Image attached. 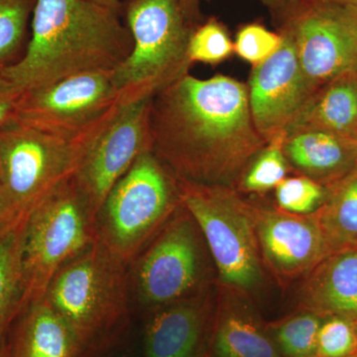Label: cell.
<instances>
[{
    "mask_svg": "<svg viewBox=\"0 0 357 357\" xmlns=\"http://www.w3.org/2000/svg\"><path fill=\"white\" fill-rule=\"evenodd\" d=\"M36 0H0V70L18 61Z\"/></svg>",
    "mask_w": 357,
    "mask_h": 357,
    "instance_id": "cell-25",
    "label": "cell"
},
{
    "mask_svg": "<svg viewBox=\"0 0 357 357\" xmlns=\"http://www.w3.org/2000/svg\"><path fill=\"white\" fill-rule=\"evenodd\" d=\"M234 53V42L227 28L217 18L211 17L192 29L188 45V59L191 65L220 64Z\"/></svg>",
    "mask_w": 357,
    "mask_h": 357,
    "instance_id": "cell-26",
    "label": "cell"
},
{
    "mask_svg": "<svg viewBox=\"0 0 357 357\" xmlns=\"http://www.w3.org/2000/svg\"><path fill=\"white\" fill-rule=\"evenodd\" d=\"M26 217H21L16 211L13 204L9 203L4 192L0 189V234L14 223Z\"/></svg>",
    "mask_w": 357,
    "mask_h": 357,
    "instance_id": "cell-32",
    "label": "cell"
},
{
    "mask_svg": "<svg viewBox=\"0 0 357 357\" xmlns=\"http://www.w3.org/2000/svg\"><path fill=\"white\" fill-rule=\"evenodd\" d=\"M181 206L177 177L153 152H145L96 213L98 241L128 266Z\"/></svg>",
    "mask_w": 357,
    "mask_h": 357,
    "instance_id": "cell-4",
    "label": "cell"
},
{
    "mask_svg": "<svg viewBox=\"0 0 357 357\" xmlns=\"http://www.w3.org/2000/svg\"><path fill=\"white\" fill-rule=\"evenodd\" d=\"M210 357H283L244 294L220 287Z\"/></svg>",
    "mask_w": 357,
    "mask_h": 357,
    "instance_id": "cell-18",
    "label": "cell"
},
{
    "mask_svg": "<svg viewBox=\"0 0 357 357\" xmlns=\"http://www.w3.org/2000/svg\"><path fill=\"white\" fill-rule=\"evenodd\" d=\"M356 352V324L340 317L324 319L319 331L317 357H351Z\"/></svg>",
    "mask_w": 357,
    "mask_h": 357,
    "instance_id": "cell-28",
    "label": "cell"
},
{
    "mask_svg": "<svg viewBox=\"0 0 357 357\" xmlns=\"http://www.w3.org/2000/svg\"><path fill=\"white\" fill-rule=\"evenodd\" d=\"M323 321L319 314L303 310L267 326V330L282 356L317 357L319 331Z\"/></svg>",
    "mask_w": 357,
    "mask_h": 357,
    "instance_id": "cell-23",
    "label": "cell"
},
{
    "mask_svg": "<svg viewBox=\"0 0 357 357\" xmlns=\"http://www.w3.org/2000/svg\"><path fill=\"white\" fill-rule=\"evenodd\" d=\"M44 299L93 356H102L128 326V266L96 241L59 270Z\"/></svg>",
    "mask_w": 357,
    "mask_h": 357,
    "instance_id": "cell-3",
    "label": "cell"
},
{
    "mask_svg": "<svg viewBox=\"0 0 357 357\" xmlns=\"http://www.w3.org/2000/svg\"><path fill=\"white\" fill-rule=\"evenodd\" d=\"M281 43L280 33L270 31L258 23H251L237 33L234 42V53L255 67L271 57Z\"/></svg>",
    "mask_w": 357,
    "mask_h": 357,
    "instance_id": "cell-29",
    "label": "cell"
},
{
    "mask_svg": "<svg viewBox=\"0 0 357 357\" xmlns=\"http://www.w3.org/2000/svg\"><path fill=\"white\" fill-rule=\"evenodd\" d=\"M215 309L208 290L146 312L144 357H210Z\"/></svg>",
    "mask_w": 357,
    "mask_h": 357,
    "instance_id": "cell-15",
    "label": "cell"
},
{
    "mask_svg": "<svg viewBox=\"0 0 357 357\" xmlns=\"http://www.w3.org/2000/svg\"><path fill=\"white\" fill-rule=\"evenodd\" d=\"M351 357H356V356H351Z\"/></svg>",
    "mask_w": 357,
    "mask_h": 357,
    "instance_id": "cell-39",
    "label": "cell"
},
{
    "mask_svg": "<svg viewBox=\"0 0 357 357\" xmlns=\"http://www.w3.org/2000/svg\"><path fill=\"white\" fill-rule=\"evenodd\" d=\"M96 138L65 140L10 121L0 128V189L21 217L76 175Z\"/></svg>",
    "mask_w": 357,
    "mask_h": 357,
    "instance_id": "cell-9",
    "label": "cell"
},
{
    "mask_svg": "<svg viewBox=\"0 0 357 357\" xmlns=\"http://www.w3.org/2000/svg\"><path fill=\"white\" fill-rule=\"evenodd\" d=\"M279 33L278 50L252 68L248 84L251 116L267 142L288 130L312 96L290 34Z\"/></svg>",
    "mask_w": 357,
    "mask_h": 357,
    "instance_id": "cell-14",
    "label": "cell"
},
{
    "mask_svg": "<svg viewBox=\"0 0 357 357\" xmlns=\"http://www.w3.org/2000/svg\"><path fill=\"white\" fill-rule=\"evenodd\" d=\"M356 333H357V321L356 323ZM356 356L357 357V352H356Z\"/></svg>",
    "mask_w": 357,
    "mask_h": 357,
    "instance_id": "cell-38",
    "label": "cell"
},
{
    "mask_svg": "<svg viewBox=\"0 0 357 357\" xmlns=\"http://www.w3.org/2000/svg\"><path fill=\"white\" fill-rule=\"evenodd\" d=\"M354 143H356V147H357V136H356V139H354Z\"/></svg>",
    "mask_w": 357,
    "mask_h": 357,
    "instance_id": "cell-37",
    "label": "cell"
},
{
    "mask_svg": "<svg viewBox=\"0 0 357 357\" xmlns=\"http://www.w3.org/2000/svg\"><path fill=\"white\" fill-rule=\"evenodd\" d=\"M312 215L333 252L357 248V168L328 185L326 201Z\"/></svg>",
    "mask_w": 357,
    "mask_h": 357,
    "instance_id": "cell-22",
    "label": "cell"
},
{
    "mask_svg": "<svg viewBox=\"0 0 357 357\" xmlns=\"http://www.w3.org/2000/svg\"><path fill=\"white\" fill-rule=\"evenodd\" d=\"M261 1L265 6L268 7L279 26L284 18L304 0H261Z\"/></svg>",
    "mask_w": 357,
    "mask_h": 357,
    "instance_id": "cell-31",
    "label": "cell"
},
{
    "mask_svg": "<svg viewBox=\"0 0 357 357\" xmlns=\"http://www.w3.org/2000/svg\"><path fill=\"white\" fill-rule=\"evenodd\" d=\"M151 151L178 178L236 189L267 141L255 128L248 86L190 73L152 98Z\"/></svg>",
    "mask_w": 357,
    "mask_h": 357,
    "instance_id": "cell-1",
    "label": "cell"
},
{
    "mask_svg": "<svg viewBox=\"0 0 357 357\" xmlns=\"http://www.w3.org/2000/svg\"><path fill=\"white\" fill-rule=\"evenodd\" d=\"M6 345L8 357H95L44 298L23 307Z\"/></svg>",
    "mask_w": 357,
    "mask_h": 357,
    "instance_id": "cell-17",
    "label": "cell"
},
{
    "mask_svg": "<svg viewBox=\"0 0 357 357\" xmlns=\"http://www.w3.org/2000/svg\"><path fill=\"white\" fill-rule=\"evenodd\" d=\"M328 196V187L305 176L286 178L275 188L277 208L294 215H312Z\"/></svg>",
    "mask_w": 357,
    "mask_h": 357,
    "instance_id": "cell-27",
    "label": "cell"
},
{
    "mask_svg": "<svg viewBox=\"0 0 357 357\" xmlns=\"http://www.w3.org/2000/svg\"><path fill=\"white\" fill-rule=\"evenodd\" d=\"M285 136L286 132H281L268 141L244 171L237 191L264 194L287 178L290 165L284 153Z\"/></svg>",
    "mask_w": 357,
    "mask_h": 357,
    "instance_id": "cell-24",
    "label": "cell"
},
{
    "mask_svg": "<svg viewBox=\"0 0 357 357\" xmlns=\"http://www.w3.org/2000/svg\"><path fill=\"white\" fill-rule=\"evenodd\" d=\"M284 153L294 170L326 187L357 168L354 140L316 129L286 133Z\"/></svg>",
    "mask_w": 357,
    "mask_h": 357,
    "instance_id": "cell-19",
    "label": "cell"
},
{
    "mask_svg": "<svg viewBox=\"0 0 357 357\" xmlns=\"http://www.w3.org/2000/svg\"><path fill=\"white\" fill-rule=\"evenodd\" d=\"M112 73H89L21 93L14 121L65 140L96 138L123 107Z\"/></svg>",
    "mask_w": 357,
    "mask_h": 357,
    "instance_id": "cell-10",
    "label": "cell"
},
{
    "mask_svg": "<svg viewBox=\"0 0 357 357\" xmlns=\"http://www.w3.org/2000/svg\"><path fill=\"white\" fill-rule=\"evenodd\" d=\"M126 25L133 47L112 72V82L124 105L153 98L188 74V45L194 28L180 0H129Z\"/></svg>",
    "mask_w": 357,
    "mask_h": 357,
    "instance_id": "cell-5",
    "label": "cell"
},
{
    "mask_svg": "<svg viewBox=\"0 0 357 357\" xmlns=\"http://www.w3.org/2000/svg\"><path fill=\"white\" fill-rule=\"evenodd\" d=\"M0 357H8L7 356L6 340L0 345Z\"/></svg>",
    "mask_w": 357,
    "mask_h": 357,
    "instance_id": "cell-35",
    "label": "cell"
},
{
    "mask_svg": "<svg viewBox=\"0 0 357 357\" xmlns=\"http://www.w3.org/2000/svg\"><path fill=\"white\" fill-rule=\"evenodd\" d=\"M151 98L124 105L93 141L75 175L96 213L141 155L151 151Z\"/></svg>",
    "mask_w": 357,
    "mask_h": 357,
    "instance_id": "cell-12",
    "label": "cell"
},
{
    "mask_svg": "<svg viewBox=\"0 0 357 357\" xmlns=\"http://www.w3.org/2000/svg\"><path fill=\"white\" fill-rule=\"evenodd\" d=\"M301 129H316L356 139L357 73L337 77L314 91L286 133Z\"/></svg>",
    "mask_w": 357,
    "mask_h": 357,
    "instance_id": "cell-20",
    "label": "cell"
},
{
    "mask_svg": "<svg viewBox=\"0 0 357 357\" xmlns=\"http://www.w3.org/2000/svg\"><path fill=\"white\" fill-rule=\"evenodd\" d=\"M178 178L181 202L198 223L220 287L252 293L265 281L251 204L232 188Z\"/></svg>",
    "mask_w": 357,
    "mask_h": 357,
    "instance_id": "cell-6",
    "label": "cell"
},
{
    "mask_svg": "<svg viewBox=\"0 0 357 357\" xmlns=\"http://www.w3.org/2000/svg\"><path fill=\"white\" fill-rule=\"evenodd\" d=\"M25 218L0 234V345L27 304L22 265Z\"/></svg>",
    "mask_w": 357,
    "mask_h": 357,
    "instance_id": "cell-21",
    "label": "cell"
},
{
    "mask_svg": "<svg viewBox=\"0 0 357 357\" xmlns=\"http://www.w3.org/2000/svg\"><path fill=\"white\" fill-rule=\"evenodd\" d=\"M180 3L188 23L196 28L202 20L201 0H180Z\"/></svg>",
    "mask_w": 357,
    "mask_h": 357,
    "instance_id": "cell-33",
    "label": "cell"
},
{
    "mask_svg": "<svg viewBox=\"0 0 357 357\" xmlns=\"http://www.w3.org/2000/svg\"><path fill=\"white\" fill-rule=\"evenodd\" d=\"M96 215L73 176L26 217L22 265L27 304L43 299L59 270L98 241Z\"/></svg>",
    "mask_w": 357,
    "mask_h": 357,
    "instance_id": "cell-7",
    "label": "cell"
},
{
    "mask_svg": "<svg viewBox=\"0 0 357 357\" xmlns=\"http://www.w3.org/2000/svg\"><path fill=\"white\" fill-rule=\"evenodd\" d=\"M333 1L340 2V3L349 4L357 7V0H333Z\"/></svg>",
    "mask_w": 357,
    "mask_h": 357,
    "instance_id": "cell-36",
    "label": "cell"
},
{
    "mask_svg": "<svg viewBox=\"0 0 357 357\" xmlns=\"http://www.w3.org/2000/svg\"><path fill=\"white\" fill-rule=\"evenodd\" d=\"M119 11L89 0H36L24 54L2 70L20 91L89 73H112L132 36Z\"/></svg>",
    "mask_w": 357,
    "mask_h": 357,
    "instance_id": "cell-2",
    "label": "cell"
},
{
    "mask_svg": "<svg viewBox=\"0 0 357 357\" xmlns=\"http://www.w3.org/2000/svg\"><path fill=\"white\" fill-rule=\"evenodd\" d=\"M279 30L290 34L311 93L357 73V7L333 0H304Z\"/></svg>",
    "mask_w": 357,
    "mask_h": 357,
    "instance_id": "cell-11",
    "label": "cell"
},
{
    "mask_svg": "<svg viewBox=\"0 0 357 357\" xmlns=\"http://www.w3.org/2000/svg\"><path fill=\"white\" fill-rule=\"evenodd\" d=\"M21 93L22 91L0 73V128L13 121Z\"/></svg>",
    "mask_w": 357,
    "mask_h": 357,
    "instance_id": "cell-30",
    "label": "cell"
},
{
    "mask_svg": "<svg viewBox=\"0 0 357 357\" xmlns=\"http://www.w3.org/2000/svg\"><path fill=\"white\" fill-rule=\"evenodd\" d=\"M299 302L321 318L357 321V248L333 251L304 277Z\"/></svg>",
    "mask_w": 357,
    "mask_h": 357,
    "instance_id": "cell-16",
    "label": "cell"
},
{
    "mask_svg": "<svg viewBox=\"0 0 357 357\" xmlns=\"http://www.w3.org/2000/svg\"><path fill=\"white\" fill-rule=\"evenodd\" d=\"M89 1L93 2V3L100 4V6L109 7V8L114 9V10L121 13V0H89Z\"/></svg>",
    "mask_w": 357,
    "mask_h": 357,
    "instance_id": "cell-34",
    "label": "cell"
},
{
    "mask_svg": "<svg viewBox=\"0 0 357 357\" xmlns=\"http://www.w3.org/2000/svg\"><path fill=\"white\" fill-rule=\"evenodd\" d=\"M208 248L184 206L128 265L132 301L145 312L210 290Z\"/></svg>",
    "mask_w": 357,
    "mask_h": 357,
    "instance_id": "cell-8",
    "label": "cell"
},
{
    "mask_svg": "<svg viewBox=\"0 0 357 357\" xmlns=\"http://www.w3.org/2000/svg\"><path fill=\"white\" fill-rule=\"evenodd\" d=\"M250 204L263 264L280 285L304 278L333 252L314 215Z\"/></svg>",
    "mask_w": 357,
    "mask_h": 357,
    "instance_id": "cell-13",
    "label": "cell"
}]
</instances>
